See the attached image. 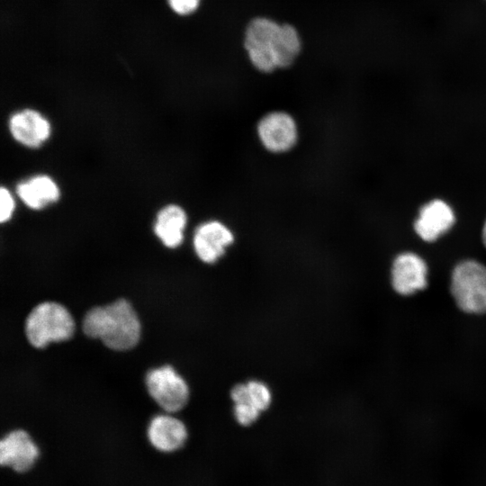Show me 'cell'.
I'll use <instances>...</instances> for the list:
<instances>
[{
  "mask_svg": "<svg viewBox=\"0 0 486 486\" xmlns=\"http://www.w3.org/2000/svg\"><path fill=\"white\" fill-rule=\"evenodd\" d=\"M146 385L152 399L166 411L182 410L189 399V387L184 378L170 365L150 370Z\"/></svg>",
  "mask_w": 486,
  "mask_h": 486,
  "instance_id": "obj_6",
  "label": "cell"
},
{
  "mask_svg": "<svg viewBox=\"0 0 486 486\" xmlns=\"http://www.w3.org/2000/svg\"><path fill=\"white\" fill-rule=\"evenodd\" d=\"M148 438L161 452H173L184 446L187 439L185 425L170 415L154 417L148 428Z\"/></svg>",
  "mask_w": 486,
  "mask_h": 486,
  "instance_id": "obj_14",
  "label": "cell"
},
{
  "mask_svg": "<svg viewBox=\"0 0 486 486\" xmlns=\"http://www.w3.org/2000/svg\"><path fill=\"white\" fill-rule=\"evenodd\" d=\"M454 222L452 208L436 199L425 204L414 223L416 233L425 241L433 242L446 233Z\"/></svg>",
  "mask_w": 486,
  "mask_h": 486,
  "instance_id": "obj_11",
  "label": "cell"
},
{
  "mask_svg": "<svg viewBox=\"0 0 486 486\" xmlns=\"http://www.w3.org/2000/svg\"><path fill=\"white\" fill-rule=\"evenodd\" d=\"M428 266L418 255L412 252L400 254L392 266V285L401 295H411L425 289Z\"/></svg>",
  "mask_w": 486,
  "mask_h": 486,
  "instance_id": "obj_9",
  "label": "cell"
},
{
  "mask_svg": "<svg viewBox=\"0 0 486 486\" xmlns=\"http://www.w3.org/2000/svg\"><path fill=\"white\" fill-rule=\"evenodd\" d=\"M82 328L86 336L99 338L107 347L117 351L132 348L140 338L139 318L124 299L89 310Z\"/></svg>",
  "mask_w": 486,
  "mask_h": 486,
  "instance_id": "obj_2",
  "label": "cell"
},
{
  "mask_svg": "<svg viewBox=\"0 0 486 486\" xmlns=\"http://www.w3.org/2000/svg\"><path fill=\"white\" fill-rule=\"evenodd\" d=\"M262 147L273 154L292 150L299 140L296 120L285 111H272L264 114L256 128Z\"/></svg>",
  "mask_w": 486,
  "mask_h": 486,
  "instance_id": "obj_5",
  "label": "cell"
},
{
  "mask_svg": "<svg viewBox=\"0 0 486 486\" xmlns=\"http://www.w3.org/2000/svg\"><path fill=\"white\" fill-rule=\"evenodd\" d=\"M19 199L29 209L38 211L56 203L61 195L57 182L50 176L40 174L21 181L15 187Z\"/></svg>",
  "mask_w": 486,
  "mask_h": 486,
  "instance_id": "obj_12",
  "label": "cell"
},
{
  "mask_svg": "<svg viewBox=\"0 0 486 486\" xmlns=\"http://www.w3.org/2000/svg\"><path fill=\"white\" fill-rule=\"evenodd\" d=\"M232 413L237 423L244 427L254 424L261 415L256 407L248 402L233 403Z\"/></svg>",
  "mask_w": 486,
  "mask_h": 486,
  "instance_id": "obj_16",
  "label": "cell"
},
{
  "mask_svg": "<svg viewBox=\"0 0 486 486\" xmlns=\"http://www.w3.org/2000/svg\"><path fill=\"white\" fill-rule=\"evenodd\" d=\"M232 230L219 220H208L197 226L193 236L194 251L206 265L217 263L234 243Z\"/></svg>",
  "mask_w": 486,
  "mask_h": 486,
  "instance_id": "obj_7",
  "label": "cell"
},
{
  "mask_svg": "<svg viewBox=\"0 0 486 486\" xmlns=\"http://www.w3.org/2000/svg\"><path fill=\"white\" fill-rule=\"evenodd\" d=\"M187 222L184 209L178 204L169 203L156 214L153 231L166 248L174 249L182 245Z\"/></svg>",
  "mask_w": 486,
  "mask_h": 486,
  "instance_id": "obj_13",
  "label": "cell"
},
{
  "mask_svg": "<svg viewBox=\"0 0 486 486\" xmlns=\"http://www.w3.org/2000/svg\"><path fill=\"white\" fill-rule=\"evenodd\" d=\"M39 450L23 430H14L0 442V464L18 472L28 471L37 460Z\"/></svg>",
  "mask_w": 486,
  "mask_h": 486,
  "instance_id": "obj_10",
  "label": "cell"
},
{
  "mask_svg": "<svg viewBox=\"0 0 486 486\" xmlns=\"http://www.w3.org/2000/svg\"><path fill=\"white\" fill-rule=\"evenodd\" d=\"M170 8L181 15L194 13L200 4V0H167Z\"/></svg>",
  "mask_w": 486,
  "mask_h": 486,
  "instance_id": "obj_18",
  "label": "cell"
},
{
  "mask_svg": "<svg viewBox=\"0 0 486 486\" xmlns=\"http://www.w3.org/2000/svg\"><path fill=\"white\" fill-rule=\"evenodd\" d=\"M244 46L254 68L270 73L290 67L301 51L302 42L292 25L256 17L247 26Z\"/></svg>",
  "mask_w": 486,
  "mask_h": 486,
  "instance_id": "obj_1",
  "label": "cell"
},
{
  "mask_svg": "<svg viewBox=\"0 0 486 486\" xmlns=\"http://www.w3.org/2000/svg\"><path fill=\"white\" fill-rule=\"evenodd\" d=\"M12 138L28 148H38L50 138V121L39 111L26 108L13 113L8 120Z\"/></svg>",
  "mask_w": 486,
  "mask_h": 486,
  "instance_id": "obj_8",
  "label": "cell"
},
{
  "mask_svg": "<svg viewBox=\"0 0 486 486\" xmlns=\"http://www.w3.org/2000/svg\"><path fill=\"white\" fill-rule=\"evenodd\" d=\"M74 329L75 322L68 310L52 302L38 304L25 321L26 338L37 348L45 347L50 342L68 339Z\"/></svg>",
  "mask_w": 486,
  "mask_h": 486,
  "instance_id": "obj_3",
  "label": "cell"
},
{
  "mask_svg": "<svg viewBox=\"0 0 486 486\" xmlns=\"http://www.w3.org/2000/svg\"><path fill=\"white\" fill-rule=\"evenodd\" d=\"M15 201L10 190L4 186L0 188V221L8 222L14 216Z\"/></svg>",
  "mask_w": 486,
  "mask_h": 486,
  "instance_id": "obj_17",
  "label": "cell"
},
{
  "mask_svg": "<svg viewBox=\"0 0 486 486\" xmlns=\"http://www.w3.org/2000/svg\"><path fill=\"white\" fill-rule=\"evenodd\" d=\"M246 382L247 401L256 407L261 413L266 411L273 402L270 387L263 381L250 379Z\"/></svg>",
  "mask_w": 486,
  "mask_h": 486,
  "instance_id": "obj_15",
  "label": "cell"
},
{
  "mask_svg": "<svg viewBox=\"0 0 486 486\" xmlns=\"http://www.w3.org/2000/svg\"><path fill=\"white\" fill-rule=\"evenodd\" d=\"M451 292L457 306L464 312L486 311V266L475 260L460 262L451 276Z\"/></svg>",
  "mask_w": 486,
  "mask_h": 486,
  "instance_id": "obj_4",
  "label": "cell"
},
{
  "mask_svg": "<svg viewBox=\"0 0 486 486\" xmlns=\"http://www.w3.org/2000/svg\"><path fill=\"white\" fill-rule=\"evenodd\" d=\"M482 241L486 248V220L484 222L483 228H482Z\"/></svg>",
  "mask_w": 486,
  "mask_h": 486,
  "instance_id": "obj_19",
  "label": "cell"
}]
</instances>
